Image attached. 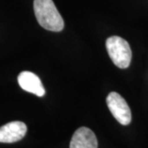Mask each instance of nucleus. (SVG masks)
<instances>
[{"mask_svg":"<svg viewBox=\"0 0 148 148\" xmlns=\"http://www.w3.org/2000/svg\"><path fill=\"white\" fill-rule=\"evenodd\" d=\"M33 6L37 21L43 28L53 32H59L64 29V19L53 0H34Z\"/></svg>","mask_w":148,"mask_h":148,"instance_id":"obj_1","label":"nucleus"},{"mask_svg":"<svg viewBox=\"0 0 148 148\" xmlns=\"http://www.w3.org/2000/svg\"><path fill=\"white\" fill-rule=\"evenodd\" d=\"M106 49L109 56L115 66L127 69L132 60V50L129 44L119 36H111L106 40Z\"/></svg>","mask_w":148,"mask_h":148,"instance_id":"obj_2","label":"nucleus"},{"mask_svg":"<svg viewBox=\"0 0 148 148\" xmlns=\"http://www.w3.org/2000/svg\"><path fill=\"white\" fill-rule=\"evenodd\" d=\"M106 103L109 110L122 125H128L132 120V113L126 101L117 92H110L107 98Z\"/></svg>","mask_w":148,"mask_h":148,"instance_id":"obj_3","label":"nucleus"},{"mask_svg":"<svg viewBox=\"0 0 148 148\" xmlns=\"http://www.w3.org/2000/svg\"><path fill=\"white\" fill-rule=\"evenodd\" d=\"M27 131V125L21 121H13L0 127V143H13L21 140Z\"/></svg>","mask_w":148,"mask_h":148,"instance_id":"obj_4","label":"nucleus"},{"mask_svg":"<svg viewBox=\"0 0 148 148\" xmlns=\"http://www.w3.org/2000/svg\"><path fill=\"white\" fill-rule=\"evenodd\" d=\"M17 81L21 88L27 92L32 93L39 97H41L45 94V90L40 79L32 72H21L18 75Z\"/></svg>","mask_w":148,"mask_h":148,"instance_id":"obj_5","label":"nucleus"},{"mask_svg":"<svg viewBox=\"0 0 148 148\" xmlns=\"http://www.w3.org/2000/svg\"><path fill=\"white\" fill-rule=\"evenodd\" d=\"M69 148H98V141L90 128L81 127L74 132Z\"/></svg>","mask_w":148,"mask_h":148,"instance_id":"obj_6","label":"nucleus"}]
</instances>
